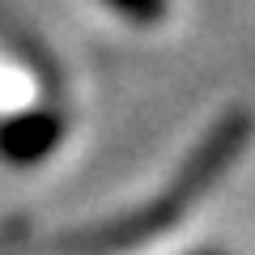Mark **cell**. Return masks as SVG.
Returning a JSON list of instances; mask_svg holds the SVG:
<instances>
[{
	"label": "cell",
	"instance_id": "7a4b0ae2",
	"mask_svg": "<svg viewBox=\"0 0 255 255\" xmlns=\"http://www.w3.org/2000/svg\"><path fill=\"white\" fill-rule=\"evenodd\" d=\"M64 140V124L55 111H21L0 124V157L13 166H34L55 153Z\"/></svg>",
	"mask_w": 255,
	"mask_h": 255
},
{
	"label": "cell",
	"instance_id": "6da1fadb",
	"mask_svg": "<svg viewBox=\"0 0 255 255\" xmlns=\"http://www.w3.org/2000/svg\"><path fill=\"white\" fill-rule=\"evenodd\" d=\"M247 140H251V115H247V111H230L226 119L213 124L209 136L191 149V157L183 162L174 187L166 191V196H157L153 209L136 213V217H124V221H111V226L90 230V234H77L73 243H64V251L102 255V251H124V247H136V243L157 238L166 226H174V221L187 213V204L196 200V196H204V191L230 170V162L247 149Z\"/></svg>",
	"mask_w": 255,
	"mask_h": 255
},
{
	"label": "cell",
	"instance_id": "3957f363",
	"mask_svg": "<svg viewBox=\"0 0 255 255\" xmlns=\"http://www.w3.org/2000/svg\"><path fill=\"white\" fill-rule=\"evenodd\" d=\"M102 4L115 9L119 17H128V21H140V26L166 17V0H102Z\"/></svg>",
	"mask_w": 255,
	"mask_h": 255
},
{
	"label": "cell",
	"instance_id": "277c9868",
	"mask_svg": "<svg viewBox=\"0 0 255 255\" xmlns=\"http://www.w3.org/2000/svg\"><path fill=\"white\" fill-rule=\"evenodd\" d=\"M200 255H217V251H200Z\"/></svg>",
	"mask_w": 255,
	"mask_h": 255
}]
</instances>
